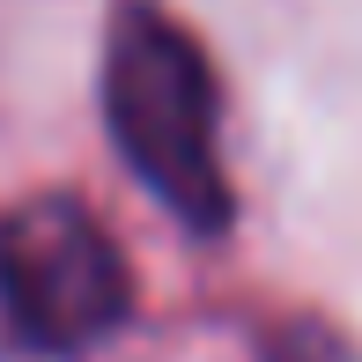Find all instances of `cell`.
<instances>
[{
  "instance_id": "7a4b0ae2",
  "label": "cell",
  "mask_w": 362,
  "mask_h": 362,
  "mask_svg": "<svg viewBox=\"0 0 362 362\" xmlns=\"http://www.w3.org/2000/svg\"><path fill=\"white\" fill-rule=\"evenodd\" d=\"M0 310L52 362L96 355L134 318V267L81 192H30L0 215Z\"/></svg>"
},
{
  "instance_id": "6da1fadb",
  "label": "cell",
  "mask_w": 362,
  "mask_h": 362,
  "mask_svg": "<svg viewBox=\"0 0 362 362\" xmlns=\"http://www.w3.org/2000/svg\"><path fill=\"white\" fill-rule=\"evenodd\" d=\"M96 96H104V126L126 170L192 237H222L237 222V192H229L222 141H215L222 89L200 37L156 0H111Z\"/></svg>"
},
{
  "instance_id": "3957f363",
  "label": "cell",
  "mask_w": 362,
  "mask_h": 362,
  "mask_svg": "<svg viewBox=\"0 0 362 362\" xmlns=\"http://www.w3.org/2000/svg\"><path fill=\"white\" fill-rule=\"evenodd\" d=\"M259 362H362L340 333H325V325L296 318V325H274L267 340H259Z\"/></svg>"
}]
</instances>
